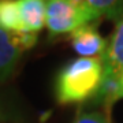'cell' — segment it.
I'll return each instance as SVG.
<instances>
[{
    "label": "cell",
    "instance_id": "obj_7",
    "mask_svg": "<svg viewBox=\"0 0 123 123\" xmlns=\"http://www.w3.org/2000/svg\"><path fill=\"white\" fill-rule=\"evenodd\" d=\"M88 11L96 21L98 18L120 19L123 15V0H73Z\"/></svg>",
    "mask_w": 123,
    "mask_h": 123
},
{
    "label": "cell",
    "instance_id": "obj_6",
    "mask_svg": "<svg viewBox=\"0 0 123 123\" xmlns=\"http://www.w3.org/2000/svg\"><path fill=\"white\" fill-rule=\"evenodd\" d=\"M23 33L37 34L45 26V0H18Z\"/></svg>",
    "mask_w": 123,
    "mask_h": 123
},
{
    "label": "cell",
    "instance_id": "obj_3",
    "mask_svg": "<svg viewBox=\"0 0 123 123\" xmlns=\"http://www.w3.org/2000/svg\"><path fill=\"white\" fill-rule=\"evenodd\" d=\"M36 43L37 34L0 29V81H6L12 74L22 53Z\"/></svg>",
    "mask_w": 123,
    "mask_h": 123
},
{
    "label": "cell",
    "instance_id": "obj_1",
    "mask_svg": "<svg viewBox=\"0 0 123 123\" xmlns=\"http://www.w3.org/2000/svg\"><path fill=\"white\" fill-rule=\"evenodd\" d=\"M104 81L98 57H78L62 67L55 78V98L60 105L84 104L96 98Z\"/></svg>",
    "mask_w": 123,
    "mask_h": 123
},
{
    "label": "cell",
    "instance_id": "obj_5",
    "mask_svg": "<svg viewBox=\"0 0 123 123\" xmlns=\"http://www.w3.org/2000/svg\"><path fill=\"white\" fill-rule=\"evenodd\" d=\"M101 62L104 66V75H115L123 70V15L107 41V49Z\"/></svg>",
    "mask_w": 123,
    "mask_h": 123
},
{
    "label": "cell",
    "instance_id": "obj_10",
    "mask_svg": "<svg viewBox=\"0 0 123 123\" xmlns=\"http://www.w3.org/2000/svg\"><path fill=\"white\" fill-rule=\"evenodd\" d=\"M73 123H111L108 112H79Z\"/></svg>",
    "mask_w": 123,
    "mask_h": 123
},
{
    "label": "cell",
    "instance_id": "obj_8",
    "mask_svg": "<svg viewBox=\"0 0 123 123\" xmlns=\"http://www.w3.org/2000/svg\"><path fill=\"white\" fill-rule=\"evenodd\" d=\"M123 98V70L115 75H104L101 89L96 100L105 108V112L110 114L111 107L115 103Z\"/></svg>",
    "mask_w": 123,
    "mask_h": 123
},
{
    "label": "cell",
    "instance_id": "obj_9",
    "mask_svg": "<svg viewBox=\"0 0 123 123\" xmlns=\"http://www.w3.org/2000/svg\"><path fill=\"white\" fill-rule=\"evenodd\" d=\"M0 29L23 33L18 0H0Z\"/></svg>",
    "mask_w": 123,
    "mask_h": 123
},
{
    "label": "cell",
    "instance_id": "obj_4",
    "mask_svg": "<svg viewBox=\"0 0 123 123\" xmlns=\"http://www.w3.org/2000/svg\"><path fill=\"white\" fill-rule=\"evenodd\" d=\"M71 47L81 57L101 59L107 49V40L98 33L94 23H86L71 33Z\"/></svg>",
    "mask_w": 123,
    "mask_h": 123
},
{
    "label": "cell",
    "instance_id": "obj_2",
    "mask_svg": "<svg viewBox=\"0 0 123 123\" xmlns=\"http://www.w3.org/2000/svg\"><path fill=\"white\" fill-rule=\"evenodd\" d=\"M93 21L92 15L73 0H45V26L51 37L71 34Z\"/></svg>",
    "mask_w": 123,
    "mask_h": 123
}]
</instances>
